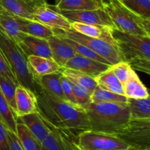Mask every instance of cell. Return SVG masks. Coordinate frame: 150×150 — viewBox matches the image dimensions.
I'll list each match as a JSON object with an SVG mask.
<instances>
[{"mask_svg": "<svg viewBox=\"0 0 150 150\" xmlns=\"http://www.w3.org/2000/svg\"><path fill=\"white\" fill-rule=\"evenodd\" d=\"M124 95L127 98L145 99L149 97V91L133 70L127 82L123 85Z\"/></svg>", "mask_w": 150, "mask_h": 150, "instance_id": "obj_22", "label": "cell"}, {"mask_svg": "<svg viewBox=\"0 0 150 150\" xmlns=\"http://www.w3.org/2000/svg\"><path fill=\"white\" fill-rule=\"evenodd\" d=\"M0 50L4 54L16 82L34 93L35 79L27 57L15 41L0 30Z\"/></svg>", "mask_w": 150, "mask_h": 150, "instance_id": "obj_5", "label": "cell"}, {"mask_svg": "<svg viewBox=\"0 0 150 150\" xmlns=\"http://www.w3.org/2000/svg\"><path fill=\"white\" fill-rule=\"evenodd\" d=\"M127 105L130 112V119H150V99L127 98Z\"/></svg>", "mask_w": 150, "mask_h": 150, "instance_id": "obj_25", "label": "cell"}, {"mask_svg": "<svg viewBox=\"0 0 150 150\" xmlns=\"http://www.w3.org/2000/svg\"><path fill=\"white\" fill-rule=\"evenodd\" d=\"M18 120L28 128L40 143L50 132V129L45 124L38 112L20 116Z\"/></svg>", "mask_w": 150, "mask_h": 150, "instance_id": "obj_18", "label": "cell"}, {"mask_svg": "<svg viewBox=\"0 0 150 150\" xmlns=\"http://www.w3.org/2000/svg\"><path fill=\"white\" fill-rule=\"evenodd\" d=\"M16 44L26 57L29 56H39L51 58V52L48 40L24 34Z\"/></svg>", "mask_w": 150, "mask_h": 150, "instance_id": "obj_13", "label": "cell"}, {"mask_svg": "<svg viewBox=\"0 0 150 150\" xmlns=\"http://www.w3.org/2000/svg\"><path fill=\"white\" fill-rule=\"evenodd\" d=\"M21 31L26 35L45 40L54 35L51 28L37 21L22 18H21Z\"/></svg>", "mask_w": 150, "mask_h": 150, "instance_id": "obj_21", "label": "cell"}, {"mask_svg": "<svg viewBox=\"0 0 150 150\" xmlns=\"http://www.w3.org/2000/svg\"><path fill=\"white\" fill-rule=\"evenodd\" d=\"M103 8L114 25V29L126 33L150 37V19L135 13L119 0L104 1Z\"/></svg>", "mask_w": 150, "mask_h": 150, "instance_id": "obj_4", "label": "cell"}, {"mask_svg": "<svg viewBox=\"0 0 150 150\" xmlns=\"http://www.w3.org/2000/svg\"><path fill=\"white\" fill-rule=\"evenodd\" d=\"M16 113L18 118L24 115L37 113V99L35 94L28 88L18 85L16 90Z\"/></svg>", "mask_w": 150, "mask_h": 150, "instance_id": "obj_14", "label": "cell"}, {"mask_svg": "<svg viewBox=\"0 0 150 150\" xmlns=\"http://www.w3.org/2000/svg\"><path fill=\"white\" fill-rule=\"evenodd\" d=\"M4 8L10 14L22 19L34 20L38 7L45 4L46 0H0Z\"/></svg>", "mask_w": 150, "mask_h": 150, "instance_id": "obj_12", "label": "cell"}, {"mask_svg": "<svg viewBox=\"0 0 150 150\" xmlns=\"http://www.w3.org/2000/svg\"><path fill=\"white\" fill-rule=\"evenodd\" d=\"M73 91L77 104L83 107L91 102V94L84 88L73 83Z\"/></svg>", "mask_w": 150, "mask_h": 150, "instance_id": "obj_35", "label": "cell"}, {"mask_svg": "<svg viewBox=\"0 0 150 150\" xmlns=\"http://www.w3.org/2000/svg\"><path fill=\"white\" fill-rule=\"evenodd\" d=\"M67 146H68L69 148V150H83L81 149L80 147L78 146V145L74 142V141H72L67 139Z\"/></svg>", "mask_w": 150, "mask_h": 150, "instance_id": "obj_40", "label": "cell"}, {"mask_svg": "<svg viewBox=\"0 0 150 150\" xmlns=\"http://www.w3.org/2000/svg\"><path fill=\"white\" fill-rule=\"evenodd\" d=\"M18 85L17 82L8 78L0 76V93L9 105L16 112V90Z\"/></svg>", "mask_w": 150, "mask_h": 150, "instance_id": "obj_30", "label": "cell"}, {"mask_svg": "<svg viewBox=\"0 0 150 150\" xmlns=\"http://www.w3.org/2000/svg\"><path fill=\"white\" fill-rule=\"evenodd\" d=\"M16 135L24 150H44L41 143L19 120L16 125Z\"/></svg>", "mask_w": 150, "mask_h": 150, "instance_id": "obj_26", "label": "cell"}, {"mask_svg": "<svg viewBox=\"0 0 150 150\" xmlns=\"http://www.w3.org/2000/svg\"><path fill=\"white\" fill-rule=\"evenodd\" d=\"M90 130L117 136L130 120L127 104L89 102L83 107Z\"/></svg>", "mask_w": 150, "mask_h": 150, "instance_id": "obj_2", "label": "cell"}, {"mask_svg": "<svg viewBox=\"0 0 150 150\" xmlns=\"http://www.w3.org/2000/svg\"><path fill=\"white\" fill-rule=\"evenodd\" d=\"M60 71L62 74L70 79L73 83L84 88L89 91L90 94L93 93L96 87L98 86L95 79L84 74L81 72L73 70V69H67V68H61Z\"/></svg>", "mask_w": 150, "mask_h": 150, "instance_id": "obj_23", "label": "cell"}, {"mask_svg": "<svg viewBox=\"0 0 150 150\" xmlns=\"http://www.w3.org/2000/svg\"><path fill=\"white\" fill-rule=\"evenodd\" d=\"M95 80H96L97 85L100 88L108 90L115 94L124 95L123 85L111 71V68L101 74L97 78H95Z\"/></svg>", "mask_w": 150, "mask_h": 150, "instance_id": "obj_27", "label": "cell"}, {"mask_svg": "<svg viewBox=\"0 0 150 150\" xmlns=\"http://www.w3.org/2000/svg\"><path fill=\"white\" fill-rule=\"evenodd\" d=\"M71 26L74 30L79 33L91 38L104 40L116 46V43L111 34V29L113 28L99 25L85 24L79 22H72Z\"/></svg>", "mask_w": 150, "mask_h": 150, "instance_id": "obj_17", "label": "cell"}, {"mask_svg": "<svg viewBox=\"0 0 150 150\" xmlns=\"http://www.w3.org/2000/svg\"><path fill=\"white\" fill-rule=\"evenodd\" d=\"M27 60L35 79L59 71L61 69V67L52 58L29 56Z\"/></svg>", "mask_w": 150, "mask_h": 150, "instance_id": "obj_16", "label": "cell"}, {"mask_svg": "<svg viewBox=\"0 0 150 150\" xmlns=\"http://www.w3.org/2000/svg\"><path fill=\"white\" fill-rule=\"evenodd\" d=\"M58 11L71 23L79 22L85 24L99 25V26H107L113 29L114 28V25L111 18L109 17L107 12L104 10V8L79 10V11H64V10H58Z\"/></svg>", "mask_w": 150, "mask_h": 150, "instance_id": "obj_9", "label": "cell"}, {"mask_svg": "<svg viewBox=\"0 0 150 150\" xmlns=\"http://www.w3.org/2000/svg\"><path fill=\"white\" fill-rule=\"evenodd\" d=\"M38 113L51 131L76 142L79 134L90 130L84 108L48 92L35 80Z\"/></svg>", "mask_w": 150, "mask_h": 150, "instance_id": "obj_1", "label": "cell"}, {"mask_svg": "<svg viewBox=\"0 0 150 150\" xmlns=\"http://www.w3.org/2000/svg\"><path fill=\"white\" fill-rule=\"evenodd\" d=\"M111 66H112L111 65L103 63L98 60L76 54L63 68L78 71L95 79L101 74L108 70Z\"/></svg>", "mask_w": 150, "mask_h": 150, "instance_id": "obj_11", "label": "cell"}, {"mask_svg": "<svg viewBox=\"0 0 150 150\" xmlns=\"http://www.w3.org/2000/svg\"><path fill=\"white\" fill-rule=\"evenodd\" d=\"M34 20L40 22L52 29L67 30L72 28L71 22L63 16L54 5H50L48 3L37 9Z\"/></svg>", "mask_w": 150, "mask_h": 150, "instance_id": "obj_10", "label": "cell"}, {"mask_svg": "<svg viewBox=\"0 0 150 150\" xmlns=\"http://www.w3.org/2000/svg\"><path fill=\"white\" fill-rule=\"evenodd\" d=\"M7 134H8L10 150H24L16 133L7 129Z\"/></svg>", "mask_w": 150, "mask_h": 150, "instance_id": "obj_39", "label": "cell"}, {"mask_svg": "<svg viewBox=\"0 0 150 150\" xmlns=\"http://www.w3.org/2000/svg\"><path fill=\"white\" fill-rule=\"evenodd\" d=\"M0 13H3V14H10V13H8V12L4 8V7H3L2 4H1V1H0Z\"/></svg>", "mask_w": 150, "mask_h": 150, "instance_id": "obj_41", "label": "cell"}, {"mask_svg": "<svg viewBox=\"0 0 150 150\" xmlns=\"http://www.w3.org/2000/svg\"><path fill=\"white\" fill-rule=\"evenodd\" d=\"M61 76L62 73L59 71L55 72V73L36 78L35 79L48 92L54 94V96L62 99L66 100L62 91V88L61 82H60Z\"/></svg>", "mask_w": 150, "mask_h": 150, "instance_id": "obj_24", "label": "cell"}, {"mask_svg": "<svg viewBox=\"0 0 150 150\" xmlns=\"http://www.w3.org/2000/svg\"><path fill=\"white\" fill-rule=\"evenodd\" d=\"M130 146L150 149V119H130L124 129L117 135Z\"/></svg>", "mask_w": 150, "mask_h": 150, "instance_id": "obj_8", "label": "cell"}, {"mask_svg": "<svg viewBox=\"0 0 150 150\" xmlns=\"http://www.w3.org/2000/svg\"><path fill=\"white\" fill-rule=\"evenodd\" d=\"M51 58L61 68L65 66L66 63L76 55V52L65 41L60 37L53 35L48 39Z\"/></svg>", "mask_w": 150, "mask_h": 150, "instance_id": "obj_15", "label": "cell"}, {"mask_svg": "<svg viewBox=\"0 0 150 150\" xmlns=\"http://www.w3.org/2000/svg\"><path fill=\"white\" fill-rule=\"evenodd\" d=\"M0 30L16 43L24 35L21 31V18L11 14L0 13Z\"/></svg>", "mask_w": 150, "mask_h": 150, "instance_id": "obj_20", "label": "cell"}, {"mask_svg": "<svg viewBox=\"0 0 150 150\" xmlns=\"http://www.w3.org/2000/svg\"><path fill=\"white\" fill-rule=\"evenodd\" d=\"M0 76L8 78V79H10L12 80L15 81L16 82H17L16 79H15L14 76H13V72H12L11 69H10V66H9L8 63H7V60H6L5 57H4V54H2L1 50H0Z\"/></svg>", "mask_w": 150, "mask_h": 150, "instance_id": "obj_37", "label": "cell"}, {"mask_svg": "<svg viewBox=\"0 0 150 150\" xmlns=\"http://www.w3.org/2000/svg\"><path fill=\"white\" fill-rule=\"evenodd\" d=\"M91 102L94 103H117L127 104V98L124 95L115 94L108 90L97 86L91 94Z\"/></svg>", "mask_w": 150, "mask_h": 150, "instance_id": "obj_28", "label": "cell"}, {"mask_svg": "<svg viewBox=\"0 0 150 150\" xmlns=\"http://www.w3.org/2000/svg\"><path fill=\"white\" fill-rule=\"evenodd\" d=\"M120 1L139 16L150 19V0H122Z\"/></svg>", "mask_w": 150, "mask_h": 150, "instance_id": "obj_32", "label": "cell"}, {"mask_svg": "<svg viewBox=\"0 0 150 150\" xmlns=\"http://www.w3.org/2000/svg\"><path fill=\"white\" fill-rule=\"evenodd\" d=\"M18 118L16 112L12 109L0 93V121L9 131L16 134Z\"/></svg>", "mask_w": 150, "mask_h": 150, "instance_id": "obj_29", "label": "cell"}, {"mask_svg": "<svg viewBox=\"0 0 150 150\" xmlns=\"http://www.w3.org/2000/svg\"><path fill=\"white\" fill-rule=\"evenodd\" d=\"M75 143L83 150H118L130 147L115 135L92 130L79 134Z\"/></svg>", "mask_w": 150, "mask_h": 150, "instance_id": "obj_7", "label": "cell"}, {"mask_svg": "<svg viewBox=\"0 0 150 150\" xmlns=\"http://www.w3.org/2000/svg\"><path fill=\"white\" fill-rule=\"evenodd\" d=\"M60 37V38H62L64 41H65L73 49L76 51V54H79L80 55L84 56V57H89V58L93 59V60H98V61L101 62L103 63H105V64L108 65H112L109 63L108 61H107L106 60H105L104 58H103L102 57H100V55H98V54H96L95 52H94L92 50H91L90 49H89L88 47H86V46L83 45V44H80L79 42H76V41H73L71 39H69L67 38H64V37H61V36H58Z\"/></svg>", "mask_w": 150, "mask_h": 150, "instance_id": "obj_33", "label": "cell"}, {"mask_svg": "<svg viewBox=\"0 0 150 150\" xmlns=\"http://www.w3.org/2000/svg\"><path fill=\"white\" fill-rule=\"evenodd\" d=\"M118 150H143V149H137L135 148V147H129L127 149H118Z\"/></svg>", "mask_w": 150, "mask_h": 150, "instance_id": "obj_42", "label": "cell"}, {"mask_svg": "<svg viewBox=\"0 0 150 150\" xmlns=\"http://www.w3.org/2000/svg\"><path fill=\"white\" fill-rule=\"evenodd\" d=\"M111 34L123 61L133 70L150 74V37L126 33L114 28Z\"/></svg>", "mask_w": 150, "mask_h": 150, "instance_id": "obj_3", "label": "cell"}, {"mask_svg": "<svg viewBox=\"0 0 150 150\" xmlns=\"http://www.w3.org/2000/svg\"><path fill=\"white\" fill-rule=\"evenodd\" d=\"M103 0H57L54 7L58 10L79 11L103 8Z\"/></svg>", "mask_w": 150, "mask_h": 150, "instance_id": "obj_19", "label": "cell"}, {"mask_svg": "<svg viewBox=\"0 0 150 150\" xmlns=\"http://www.w3.org/2000/svg\"><path fill=\"white\" fill-rule=\"evenodd\" d=\"M41 144L44 150H69L67 139L51 130Z\"/></svg>", "mask_w": 150, "mask_h": 150, "instance_id": "obj_31", "label": "cell"}, {"mask_svg": "<svg viewBox=\"0 0 150 150\" xmlns=\"http://www.w3.org/2000/svg\"><path fill=\"white\" fill-rule=\"evenodd\" d=\"M0 150H10L7 129L0 121Z\"/></svg>", "mask_w": 150, "mask_h": 150, "instance_id": "obj_38", "label": "cell"}, {"mask_svg": "<svg viewBox=\"0 0 150 150\" xmlns=\"http://www.w3.org/2000/svg\"><path fill=\"white\" fill-rule=\"evenodd\" d=\"M111 70L120 80V82L124 85L130 77L133 69L130 67L127 62L121 61L117 64L113 65L111 67Z\"/></svg>", "mask_w": 150, "mask_h": 150, "instance_id": "obj_34", "label": "cell"}, {"mask_svg": "<svg viewBox=\"0 0 150 150\" xmlns=\"http://www.w3.org/2000/svg\"><path fill=\"white\" fill-rule=\"evenodd\" d=\"M53 31H54V35L67 38L86 46V47L92 50L94 52L109 62L112 66L123 61L122 57L117 46L108 41L88 37L76 32L73 28L67 30L53 29Z\"/></svg>", "mask_w": 150, "mask_h": 150, "instance_id": "obj_6", "label": "cell"}, {"mask_svg": "<svg viewBox=\"0 0 150 150\" xmlns=\"http://www.w3.org/2000/svg\"><path fill=\"white\" fill-rule=\"evenodd\" d=\"M119 1H122V0H119Z\"/></svg>", "mask_w": 150, "mask_h": 150, "instance_id": "obj_43", "label": "cell"}, {"mask_svg": "<svg viewBox=\"0 0 150 150\" xmlns=\"http://www.w3.org/2000/svg\"><path fill=\"white\" fill-rule=\"evenodd\" d=\"M60 82H61L62 88V91L66 100L73 103V104H77L76 98H75L74 94H73V82L62 74L60 77Z\"/></svg>", "mask_w": 150, "mask_h": 150, "instance_id": "obj_36", "label": "cell"}]
</instances>
